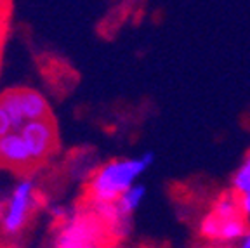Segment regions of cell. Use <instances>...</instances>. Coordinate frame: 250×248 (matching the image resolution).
Instances as JSON below:
<instances>
[{
  "mask_svg": "<svg viewBox=\"0 0 250 248\" xmlns=\"http://www.w3.org/2000/svg\"><path fill=\"white\" fill-rule=\"evenodd\" d=\"M238 248H250V226H249V231L245 233V236L240 240Z\"/></svg>",
  "mask_w": 250,
  "mask_h": 248,
  "instance_id": "cell-13",
  "label": "cell"
},
{
  "mask_svg": "<svg viewBox=\"0 0 250 248\" xmlns=\"http://www.w3.org/2000/svg\"><path fill=\"white\" fill-rule=\"evenodd\" d=\"M33 191L35 187L31 181H21L14 187L2 215V226L7 234H18L24 227L28 213L33 207Z\"/></svg>",
  "mask_w": 250,
  "mask_h": 248,
  "instance_id": "cell-3",
  "label": "cell"
},
{
  "mask_svg": "<svg viewBox=\"0 0 250 248\" xmlns=\"http://www.w3.org/2000/svg\"><path fill=\"white\" fill-rule=\"evenodd\" d=\"M96 226L89 221H77L68 226L59 236V248H87L90 247Z\"/></svg>",
  "mask_w": 250,
  "mask_h": 248,
  "instance_id": "cell-6",
  "label": "cell"
},
{
  "mask_svg": "<svg viewBox=\"0 0 250 248\" xmlns=\"http://www.w3.org/2000/svg\"><path fill=\"white\" fill-rule=\"evenodd\" d=\"M153 160L155 155L148 151L136 158L113 160L98 168L90 181V194L96 203H117L130 187L136 186L137 177L151 167Z\"/></svg>",
  "mask_w": 250,
  "mask_h": 248,
  "instance_id": "cell-1",
  "label": "cell"
},
{
  "mask_svg": "<svg viewBox=\"0 0 250 248\" xmlns=\"http://www.w3.org/2000/svg\"><path fill=\"white\" fill-rule=\"evenodd\" d=\"M21 97H23V111L26 122L49 118V104L42 94L33 89H21Z\"/></svg>",
  "mask_w": 250,
  "mask_h": 248,
  "instance_id": "cell-8",
  "label": "cell"
},
{
  "mask_svg": "<svg viewBox=\"0 0 250 248\" xmlns=\"http://www.w3.org/2000/svg\"><path fill=\"white\" fill-rule=\"evenodd\" d=\"M20 134L23 136L24 143H26L28 149H30V155L33 158V162L43 160L52 151V147H54L56 132H54V124H52L51 118L37 120V122H26L23 125V128L20 130Z\"/></svg>",
  "mask_w": 250,
  "mask_h": 248,
  "instance_id": "cell-4",
  "label": "cell"
},
{
  "mask_svg": "<svg viewBox=\"0 0 250 248\" xmlns=\"http://www.w3.org/2000/svg\"><path fill=\"white\" fill-rule=\"evenodd\" d=\"M200 236L214 243H234L240 241L249 231V222L243 215L233 219H223L208 210L198 226Z\"/></svg>",
  "mask_w": 250,
  "mask_h": 248,
  "instance_id": "cell-2",
  "label": "cell"
},
{
  "mask_svg": "<svg viewBox=\"0 0 250 248\" xmlns=\"http://www.w3.org/2000/svg\"><path fill=\"white\" fill-rule=\"evenodd\" d=\"M0 103L5 108V111L9 113L12 122V127L14 128H23L24 122V111H23V97H21V89H12L5 90L2 96H0Z\"/></svg>",
  "mask_w": 250,
  "mask_h": 248,
  "instance_id": "cell-9",
  "label": "cell"
},
{
  "mask_svg": "<svg viewBox=\"0 0 250 248\" xmlns=\"http://www.w3.org/2000/svg\"><path fill=\"white\" fill-rule=\"evenodd\" d=\"M240 198V210H242L243 217L249 221L250 219V194H243V196H238Z\"/></svg>",
  "mask_w": 250,
  "mask_h": 248,
  "instance_id": "cell-12",
  "label": "cell"
},
{
  "mask_svg": "<svg viewBox=\"0 0 250 248\" xmlns=\"http://www.w3.org/2000/svg\"><path fill=\"white\" fill-rule=\"evenodd\" d=\"M146 196V187L143 184H136L134 187H130L124 196L115 203V221L122 229H124L125 222H129L132 213L141 207L143 200Z\"/></svg>",
  "mask_w": 250,
  "mask_h": 248,
  "instance_id": "cell-7",
  "label": "cell"
},
{
  "mask_svg": "<svg viewBox=\"0 0 250 248\" xmlns=\"http://www.w3.org/2000/svg\"><path fill=\"white\" fill-rule=\"evenodd\" d=\"M12 122H11V117H9V113L5 111V108L2 106L0 103V139L5 136H9L12 132Z\"/></svg>",
  "mask_w": 250,
  "mask_h": 248,
  "instance_id": "cell-11",
  "label": "cell"
},
{
  "mask_svg": "<svg viewBox=\"0 0 250 248\" xmlns=\"http://www.w3.org/2000/svg\"><path fill=\"white\" fill-rule=\"evenodd\" d=\"M87 248H98V247H96V245H90V247H87Z\"/></svg>",
  "mask_w": 250,
  "mask_h": 248,
  "instance_id": "cell-14",
  "label": "cell"
},
{
  "mask_svg": "<svg viewBox=\"0 0 250 248\" xmlns=\"http://www.w3.org/2000/svg\"><path fill=\"white\" fill-rule=\"evenodd\" d=\"M231 191L238 196L250 194V153L243 158L240 167L234 170L231 177Z\"/></svg>",
  "mask_w": 250,
  "mask_h": 248,
  "instance_id": "cell-10",
  "label": "cell"
},
{
  "mask_svg": "<svg viewBox=\"0 0 250 248\" xmlns=\"http://www.w3.org/2000/svg\"><path fill=\"white\" fill-rule=\"evenodd\" d=\"M33 163L26 143L20 132H11L0 139V165L11 168H28Z\"/></svg>",
  "mask_w": 250,
  "mask_h": 248,
  "instance_id": "cell-5",
  "label": "cell"
}]
</instances>
